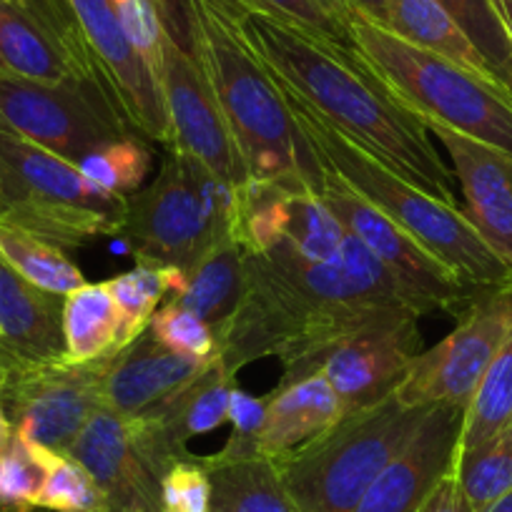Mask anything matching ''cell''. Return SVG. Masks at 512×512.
Masks as SVG:
<instances>
[{
    "instance_id": "6da1fadb",
    "label": "cell",
    "mask_w": 512,
    "mask_h": 512,
    "mask_svg": "<svg viewBox=\"0 0 512 512\" xmlns=\"http://www.w3.org/2000/svg\"><path fill=\"white\" fill-rule=\"evenodd\" d=\"M234 16L264 68L299 93L339 134L427 194L460 206L455 179L430 141L427 126L397 101L357 48L264 13L234 11Z\"/></svg>"
},
{
    "instance_id": "7a4b0ae2",
    "label": "cell",
    "mask_w": 512,
    "mask_h": 512,
    "mask_svg": "<svg viewBox=\"0 0 512 512\" xmlns=\"http://www.w3.org/2000/svg\"><path fill=\"white\" fill-rule=\"evenodd\" d=\"M191 51L209 78L249 176L322 184V166L294 126L264 63L246 43L224 0H181Z\"/></svg>"
},
{
    "instance_id": "3957f363",
    "label": "cell",
    "mask_w": 512,
    "mask_h": 512,
    "mask_svg": "<svg viewBox=\"0 0 512 512\" xmlns=\"http://www.w3.org/2000/svg\"><path fill=\"white\" fill-rule=\"evenodd\" d=\"M274 83L294 126L324 169L332 171L349 189L377 206L384 216H390L400 229H405L412 239L432 251L465 284L490 289L512 282V269L482 239L462 206L447 204L427 194L425 189L367 154L352 139L339 134L337 128L324 121L299 93H294L277 78Z\"/></svg>"
},
{
    "instance_id": "277c9868",
    "label": "cell",
    "mask_w": 512,
    "mask_h": 512,
    "mask_svg": "<svg viewBox=\"0 0 512 512\" xmlns=\"http://www.w3.org/2000/svg\"><path fill=\"white\" fill-rule=\"evenodd\" d=\"M349 36L359 56L420 121L432 118L512 156V96L497 83L405 41L354 13Z\"/></svg>"
},
{
    "instance_id": "5b68a950",
    "label": "cell",
    "mask_w": 512,
    "mask_h": 512,
    "mask_svg": "<svg viewBox=\"0 0 512 512\" xmlns=\"http://www.w3.org/2000/svg\"><path fill=\"white\" fill-rule=\"evenodd\" d=\"M0 216L66 249L121 236L126 196L98 191L78 164L0 126Z\"/></svg>"
},
{
    "instance_id": "8992f818",
    "label": "cell",
    "mask_w": 512,
    "mask_h": 512,
    "mask_svg": "<svg viewBox=\"0 0 512 512\" xmlns=\"http://www.w3.org/2000/svg\"><path fill=\"white\" fill-rule=\"evenodd\" d=\"M430 407H405L395 395L344 415L332 430L274 460L302 512H354L364 492L400 455Z\"/></svg>"
},
{
    "instance_id": "52a82bcc",
    "label": "cell",
    "mask_w": 512,
    "mask_h": 512,
    "mask_svg": "<svg viewBox=\"0 0 512 512\" xmlns=\"http://www.w3.org/2000/svg\"><path fill=\"white\" fill-rule=\"evenodd\" d=\"M118 354V352H116ZM93 362H23L0 352V397L13 432L66 455L103 407V382L113 357Z\"/></svg>"
},
{
    "instance_id": "ba28073f",
    "label": "cell",
    "mask_w": 512,
    "mask_h": 512,
    "mask_svg": "<svg viewBox=\"0 0 512 512\" xmlns=\"http://www.w3.org/2000/svg\"><path fill=\"white\" fill-rule=\"evenodd\" d=\"M0 126L73 161L136 136L98 81L41 83L0 71Z\"/></svg>"
},
{
    "instance_id": "9c48e42d",
    "label": "cell",
    "mask_w": 512,
    "mask_h": 512,
    "mask_svg": "<svg viewBox=\"0 0 512 512\" xmlns=\"http://www.w3.org/2000/svg\"><path fill=\"white\" fill-rule=\"evenodd\" d=\"M510 329L512 282L485 289L442 342L412 359L392 395L405 407L455 405L465 410Z\"/></svg>"
},
{
    "instance_id": "30bf717a",
    "label": "cell",
    "mask_w": 512,
    "mask_h": 512,
    "mask_svg": "<svg viewBox=\"0 0 512 512\" xmlns=\"http://www.w3.org/2000/svg\"><path fill=\"white\" fill-rule=\"evenodd\" d=\"M164 18L166 43L161 93L171 123V146L189 154L229 184H244L249 179V169L221 113L214 88L186 41L181 0H164Z\"/></svg>"
},
{
    "instance_id": "8fae6325",
    "label": "cell",
    "mask_w": 512,
    "mask_h": 512,
    "mask_svg": "<svg viewBox=\"0 0 512 512\" xmlns=\"http://www.w3.org/2000/svg\"><path fill=\"white\" fill-rule=\"evenodd\" d=\"M322 166V164H319ZM319 196L327 201L339 221L357 236L384 267L395 274L397 282L410 292L422 314L447 312L460 317L485 289L462 282L445 262H440L420 241L412 239L405 229L384 216L377 206L349 189L342 179L322 166ZM492 289V287H490Z\"/></svg>"
},
{
    "instance_id": "7c38bea8",
    "label": "cell",
    "mask_w": 512,
    "mask_h": 512,
    "mask_svg": "<svg viewBox=\"0 0 512 512\" xmlns=\"http://www.w3.org/2000/svg\"><path fill=\"white\" fill-rule=\"evenodd\" d=\"M123 239L139 262L179 267L186 274L206 251L221 244L201 206L194 181V159L166 146L156 181L128 199Z\"/></svg>"
},
{
    "instance_id": "4fadbf2b",
    "label": "cell",
    "mask_w": 512,
    "mask_h": 512,
    "mask_svg": "<svg viewBox=\"0 0 512 512\" xmlns=\"http://www.w3.org/2000/svg\"><path fill=\"white\" fill-rule=\"evenodd\" d=\"M0 63L3 71L41 83H101L68 0L0 3Z\"/></svg>"
},
{
    "instance_id": "5bb4252c",
    "label": "cell",
    "mask_w": 512,
    "mask_h": 512,
    "mask_svg": "<svg viewBox=\"0 0 512 512\" xmlns=\"http://www.w3.org/2000/svg\"><path fill=\"white\" fill-rule=\"evenodd\" d=\"M88 43L98 78L123 121L139 139L171 146L164 93L144 58L123 33L111 0H68Z\"/></svg>"
},
{
    "instance_id": "9a60e30c",
    "label": "cell",
    "mask_w": 512,
    "mask_h": 512,
    "mask_svg": "<svg viewBox=\"0 0 512 512\" xmlns=\"http://www.w3.org/2000/svg\"><path fill=\"white\" fill-rule=\"evenodd\" d=\"M417 319L402 314L367 324L319 354L314 372H322L332 384L344 415L379 405L395 392L412 359L422 352Z\"/></svg>"
},
{
    "instance_id": "2e32d148",
    "label": "cell",
    "mask_w": 512,
    "mask_h": 512,
    "mask_svg": "<svg viewBox=\"0 0 512 512\" xmlns=\"http://www.w3.org/2000/svg\"><path fill=\"white\" fill-rule=\"evenodd\" d=\"M66 455L93 477L103 512H161L166 472L146 452L126 417L101 407Z\"/></svg>"
},
{
    "instance_id": "e0dca14e",
    "label": "cell",
    "mask_w": 512,
    "mask_h": 512,
    "mask_svg": "<svg viewBox=\"0 0 512 512\" xmlns=\"http://www.w3.org/2000/svg\"><path fill=\"white\" fill-rule=\"evenodd\" d=\"M462 417L455 405H432L405 450L384 467L354 512H417L457 460Z\"/></svg>"
},
{
    "instance_id": "ac0fdd59",
    "label": "cell",
    "mask_w": 512,
    "mask_h": 512,
    "mask_svg": "<svg viewBox=\"0 0 512 512\" xmlns=\"http://www.w3.org/2000/svg\"><path fill=\"white\" fill-rule=\"evenodd\" d=\"M422 123L440 139L452 159L465 199V216L512 269V156L432 118Z\"/></svg>"
},
{
    "instance_id": "d6986e66",
    "label": "cell",
    "mask_w": 512,
    "mask_h": 512,
    "mask_svg": "<svg viewBox=\"0 0 512 512\" xmlns=\"http://www.w3.org/2000/svg\"><path fill=\"white\" fill-rule=\"evenodd\" d=\"M214 359L181 357L156 342L146 329L113 357L103 382V407L128 420L156 415L201 377Z\"/></svg>"
},
{
    "instance_id": "ffe728a7",
    "label": "cell",
    "mask_w": 512,
    "mask_h": 512,
    "mask_svg": "<svg viewBox=\"0 0 512 512\" xmlns=\"http://www.w3.org/2000/svg\"><path fill=\"white\" fill-rule=\"evenodd\" d=\"M63 299L23 279L0 259V352L23 362L66 359Z\"/></svg>"
},
{
    "instance_id": "44dd1931",
    "label": "cell",
    "mask_w": 512,
    "mask_h": 512,
    "mask_svg": "<svg viewBox=\"0 0 512 512\" xmlns=\"http://www.w3.org/2000/svg\"><path fill=\"white\" fill-rule=\"evenodd\" d=\"M344 417L342 400L322 372L277 384L267 397V420L259 437V457L282 460L332 430Z\"/></svg>"
},
{
    "instance_id": "7402d4cb",
    "label": "cell",
    "mask_w": 512,
    "mask_h": 512,
    "mask_svg": "<svg viewBox=\"0 0 512 512\" xmlns=\"http://www.w3.org/2000/svg\"><path fill=\"white\" fill-rule=\"evenodd\" d=\"M234 379V374L216 354L201 377H196L164 410L149 417L176 460H194L196 455L189 450V440L209 435L229 422V402L236 387Z\"/></svg>"
},
{
    "instance_id": "603a6c76",
    "label": "cell",
    "mask_w": 512,
    "mask_h": 512,
    "mask_svg": "<svg viewBox=\"0 0 512 512\" xmlns=\"http://www.w3.org/2000/svg\"><path fill=\"white\" fill-rule=\"evenodd\" d=\"M199 460L211 480V512H302L269 457Z\"/></svg>"
},
{
    "instance_id": "cb8c5ba5",
    "label": "cell",
    "mask_w": 512,
    "mask_h": 512,
    "mask_svg": "<svg viewBox=\"0 0 512 512\" xmlns=\"http://www.w3.org/2000/svg\"><path fill=\"white\" fill-rule=\"evenodd\" d=\"M387 28L405 41L437 53L485 81L497 83L470 38L437 0H387Z\"/></svg>"
},
{
    "instance_id": "d4e9b609",
    "label": "cell",
    "mask_w": 512,
    "mask_h": 512,
    "mask_svg": "<svg viewBox=\"0 0 512 512\" xmlns=\"http://www.w3.org/2000/svg\"><path fill=\"white\" fill-rule=\"evenodd\" d=\"M63 339L73 362L121 352V314L108 282H86L63 299Z\"/></svg>"
},
{
    "instance_id": "484cf974",
    "label": "cell",
    "mask_w": 512,
    "mask_h": 512,
    "mask_svg": "<svg viewBox=\"0 0 512 512\" xmlns=\"http://www.w3.org/2000/svg\"><path fill=\"white\" fill-rule=\"evenodd\" d=\"M246 287V251L236 241H221L201 256L189 272L184 294L174 299L194 312L211 327L231 317L244 297Z\"/></svg>"
},
{
    "instance_id": "4316f807",
    "label": "cell",
    "mask_w": 512,
    "mask_h": 512,
    "mask_svg": "<svg viewBox=\"0 0 512 512\" xmlns=\"http://www.w3.org/2000/svg\"><path fill=\"white\" fill-rule=\"evenodd\" d=\"M282 184L289 186V221L284 241L309 262H342V246L349 236L347 226L334 216L327 201L307 179L297 176Z\"/></svg>"
},
{
    "instance_id": "83f0119b",
    "label": "cell",
    "mask_w": 512,
    "mask_h": 512,
    "mask_svg": "<svg viewBox=\"0 0 512 512\" xmlns=\"http://www.w3.org/2000/svg\"><path fill=\"white\" fill-rule=\"evenodd\" d=\"M0 259L31 284L61 297L86 284L83 272L61 246L21 229L6 216H0Z\"/></svg>"
},
{
    "instance_id": "f1b7e54d",
    "label": "cell",
    "mask_w": 512,
    "mask_h": 512,
    "mask_svg": "<svg viewBox=\"0 0 512 512\" xmlns=\"http://www.w3.org/2000/svg\"><path fill=\"white\" fill-rule=\"evenodd\" d=\"M507 422H512V329L465 407L457 457L480 447Z\"/></svg>"
},
{
    "instance_id": "f546056e",
    "label": "cell",
    "mask_w": 512,
    "mask_h": 512,
    "mask_svg": "<svg viewBox=\"0 0 512 512\" xmlns=\"http://www.w3.org/2000/svg\"><path fill=\"white\" fill-rule=\"evenodd\" d=\"M76 164L98 191L108 196L131 199L134 194H139L146 176L151 174L154 151H151L149 141L139 139V136H128V139L96 146Z\"/></svg>"
},
{
    "instance_id": "4dcf8cb0",
    "label": "cell",
    "mask_w": 512,
    "mask_h": 512,
    "mask_svg": "<svg viewBox=\"0 0 512 512\" xmlns=\"http://www.w3.org/2000/svg\"><path fill=\"white\" fill-rule=\"evenodd\" d=\"M457 480L472 510L482 512L512 490V422L455 460Z\"/></svg>"
},
{
    "instance_id": "1f68e13d",
    "label": "cell",
    "mask_w": 512,
    "mask_h": 512,
    "mask_svg": "<svg viewBox=\"0 0 512 512\" xmlns=\"http://www.w3.org/2000/svg\"><path fill=\"white\" fill-rule=\"evenodd\" d=\"M58 452L13 432L0 450V512H33Z\"/></svg>"
},
{
    "instance_id": "d6a6232c",
    "label": "cell",
    "mask_w": 512,
    "mask_h": 512,
    "mask_svg": "<svg viewBox=\"0 0 512 512\" xmlns=\"http://www.w3.org/2000/svg\"><path fill=\"white\" fill-rule=\"evenodd\" d=\"M462 28L495 81L512 96V41L492 0H437Z\"/></svg>"
},
{
    "instance_id": "836d02e7",
    "label": "cell",
    "mask_w": 512,
    "mask_h": 512,
    "mask_svg": "<svg viewBox=\"0 0 512 512\" xmlns=\"http://www.w3.org/2000/svg\"><path fill=\"white\" fill-rule=\"evenodd\" d=\"M108 284L121 314V347H128L149 329L159 304L169 297L164 267L139 262L131 272L108 279Z\"/></svg>"
},
{
    "instance_id": "e575fe53",
    "label": "cell",
    "mask_w": 512,
    "mask_h": 512,
    "mask_svg": "<svg viewBox=\"0 0 512 512\" xmlns=\"http://www.w3.org/2000/svg\"><path fill=\"white\" fill-rule=\"evenodd\" d=\"M111 8L131 46L144 58L161 86L166 43L164 0H111Z\"/></svg>"
},
{
    "instance_id": "d590c367",
    "label": "cell",
    "mask_w": 512,
    "mask_h": 512,
    "mask_svg": "<svg viewBox=\"0 0 512 512\" xmlns=\"http://www.w3.org/2000/svg\"><path fill=\"white\" fill-rule=\"evenodd\" d=\"M36 507L46 512H103V497L93 477L73 457L58 455Z\"/></svg>"
},
{
    "instance_id": "8d00e7d4",
    "label": "cell",
    "mask_w": 512,
    "mask_h": 512,
    "mask_svg": "<svg viewBox=\"0 0 512 512\" xmlns=\"http://www.w3.org/2000/svg\"><path fill=\"white\" fill-rule=\"evenodd\" d=\"M149 332L154 334L156 342H161L166 349L181 354V357L214 359L219 352L214 327L176 302L156 309Z\"/></svg>"
},
{
    "instance_id": "74e56055",
    "label": "cell",
    "mask_w": 512,
    "mask_h": 512,
    "mask_svg": "<svg viewBox=\"0 0 512 512\" xmlns=\"http://www.w3.org/2000/svg\"><path fill=\"white\" fill-rule=\"evenodd\" d=\"M224 3L234 11L264 13V16H272L277 21L289 23V26L354 46L349 28L342 21H337L319 0H224Z\"/></svg>"
},
{
    "instance_id": "f35d334b",
    "label": "cell",
    "mask_w": 512,
    "mask_h": 512,
    "mask_svg": "<svg viewBox=\"0 0 512 512\" xmlns=\"http://www.w3.org/2000/svg\"><path fill=\"white\" fill-rule=\"evenodd\" d=\"M264 420H267V397H256L241 390L239 384L231 392L229 422L231 435L219 452L206 455L209 462H231L259 457V437H262Z\"/></svg>"
},
{
    "instance_id": "ab89813d",
    "label": "cell",
    "mask_w": 512,
    "mask_h": 512,
    "mask_svg": "<svg viewBox=\"0 0 512 512\" xmlns=\"http://www.w3.org/2000/svg\"><path fill=\"white\" fill-rule=\"evenodd\" d=\"M161 512H211V480L199 455L181 460L161 480Z\"/></svg>"
},
{
    "instance_id": "60d3db41",
    "label": "cell",
    "mask_w": 512,
    "mask_h": 512,
    "mask_svg": "<svg viewBox=\"0 0 512 512\" xmlns=\"http://www.w3.org/2000/svg\"><path fill=\"white\" fill-rule=\"evenodd\" d=\"M417 512H475L470 500H467L465 490H462L460 480H457L455 467H450L437 480V485L432 487L430 495L425 497V502H422Z\"/></svg>"
},
{
    "instance_id": "b9f144b4",
    "label": "cell",
    "mask_w": 512,
    "mask_h": 512,
    "mask_svg": "<svg viewBox=\"0 0 512 512\" xmlns=\"http://www.w3.org/2000/svg\"><path fill=\"white\" fill-rule=\"evenodd\" d=\"M347 3L354 13L387 28V0H347Z\"/></svg>"
},
{
    "instance_id": "7bdbcfd3",
    "label": "cell",
    "mask_w": 512,
    "mask_h": 512,
    "mask_svg": "<svg viewBox=\"0 0 512 512\" xmlns=\"http://www.w3.org/2000/svg\"><path fill=\"white\" fill-rule=\"evenodd\" d=\"M319 3H322V6L327 8V11L332 13L334 18H337V21H342L344 26L349 28V21H352L354 11H352V8H349L347 0H319Z\"/></svg>"
},
{
    "instance_id": "ee69618b",
    "label": "cell",
    "mask_w": 512,
    "mask_h": 512,
    "mask_svg": "<svg viewBox=\"0 0 512 512\" xmlns=\"http://www.w3.org/2000/svg\"><path fill=\"white\" fill-rule=\"evenodd\" d=\"M492 6H495V11L500 13L502 23H505L507 36H510V41H512V0H492Z\"/></svg>"
},
{
    "instance_id": "f6af8a7d",
    "label": "cell",
    "mask_w": 512,
    "mask_h": 512,
    "mask_svg": "<svg viewBox=\"0 0 512 512\" xmlns=\"http://www.w3.org/2000/svg\"><path fill=\"white\" fill-rule=\"evenodd\" d=\"M11 437H13V425L6 415V407H3V397H0V450L8 445Z\"/></svg>"
},
{
    "instance_id": "bcb514c9",
    "label": "cell",
    "mask_w": 512,
    "mask_h": 512,
    "mask_svg": "<svg viewBox=\"0 0 512 512\" xmlns=\"http://www.w3.org/2000/svg\"><path fill=\"white\" fill-rule=\"evenodd\" d=\"M482 512H512V490L507 495H502L500 500L492 502V505H487Z\"/></svg>"
},
{
    "instance_id": "7dc6e473",
    "label": "cell",
    "mask_w": 512,
    "mask_h": 512,
    "mask_svg": "<svg viewBox=\"0 0 512 512\" xmlns=\"http://www.w3.org/2000/svg\"><path fill=\"white\" fill-rule=\"evenodd\" d=\"M0 3H21V0H0Z\"/></svg>"
},
{
    "instance_id": "c3c4849f",
    "label": "cell",
    "mask_w": 512,
    "mask_h": 512,
    "mask_svg": "<svg viewBox=\"0 0 512 512\" xmlns=\"http://www.w3.org/2000/svg\"><path fill=\"white\" fill-rule=\"evenodd\" d=\"M0 71H3V63H0Z\"/></svg>"
},
{
    "instance_id": "681fc988",
    "label": "cell",
    "mask_w": 512,
    "mask_h": 512,
    "mask_svg": "<svg viewBox=\"0 0 512 512\" xmlns=\"http://www.w3.org/2000/svg\"><path fill=\"white\" fill-rule=\"evenodd\" d=\"M0 211H3V206H0Z\"/></svg>"
},
{
    "instance_id": "f907efd6",
    "label": "cell",
    "mask_w": 512,
    "mask_h": 512,
    "mask_svg": "<svg viewBox=\"0 0 512 512\" xmlns=\"http://www.w3.org/2000/svg\"><path fill=\"white\" fill-rule=\"evenodd\" d=\"M33 512H36V510H33Z\"/></svg>"
}]
</instances>
